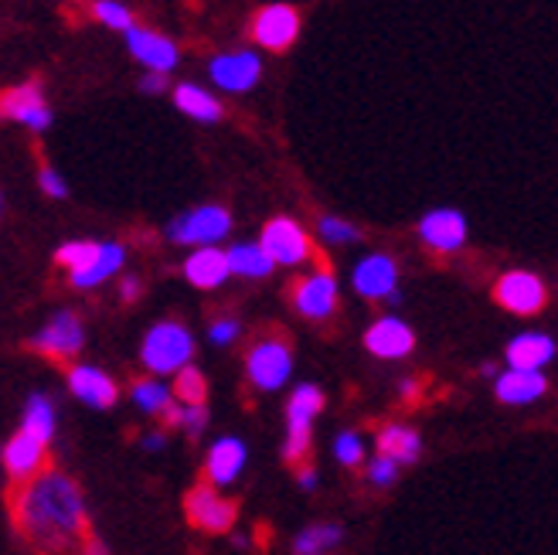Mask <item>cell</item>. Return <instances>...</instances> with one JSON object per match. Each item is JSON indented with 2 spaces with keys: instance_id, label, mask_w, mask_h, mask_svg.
I'll return each mask as SVG.
<instances>
[{
  "instance_id": "1",
  "label": "cell",
  "mask_w": 558,
  "mask_h": 555,
  "mask_svg": "<svg viewBox=\"0 0 558 555\" xmlns=\"http://www.w3.org/2000/svg\"><path fill=\"white\" fill-rule=\"evenodd\" d=\"M11 511L17 521V532L38 545V548H75L89 539V518L86 502L72 478L62 470H38L32 481L17 484V494L11 497Z\"/></svg>"
},
{
  "instance_id": "2",
  "label": "cell",
  "mask_w": 558,
  "mask_h": 555,
  "mask_svg": "<svg viewBox=\"0 0 558 555\" xmlns=\"http://www.w3.org/2000/svg\"><path fill=\"white\" fill-rule=\"evenodd\" d=\"M140 358L154 375H174L181 365H187L194 358V338L191 330L178 321H160L147 330Z\"/></svg>"
},
{
  "instance_id": "3",
  "label": "cell",
  "mask_w": 558,
  "mask_h": 555,
  "mask_svg": "<svg viewBox=\"0 0 558 555\" xmlns=\"http://www.w3.org/2000/svg\"><path fill=\"white\" fill-rule=\"evenodd\" d=\"M245 375L263 393H272V388L287 385L293 375V351L290 341L279 335H263L259 341H253L245 354Z\"/></svg>"
},
{
  "instance_id": "4",
  "label": "cell",
  "mask_w": 558,
  "mask_h": 555,
  "mask_svg": "<svg viewBox=\"0 0 558 555\" xmlns=\"http://www.w3.org/2000/svg\"><path fill=\"white\" fill-rule=\"evenodd\" d=\"M320 409H324V393L317 385H300L290 396V402H287V447H283V457L290 463L303 460L306 450H311V430H314V420H317Z\"/></svg>"
},
{
  "instance_id": "5",
  "label": "cell",
  "mask_w": 558,
  "mask_h": 555,
  "mask_svg": "<svg viewBox=\"0 0 558 555\" xmlns=\"http://www.w3.org/2000/svg\"><path fill=\"white\" fill-rule=\"evenodd\" d=\"M229 229H232V218L226 208L202 205V208H191V212L178 215L171 221V229H167V236L184 245H215L229 236Z\"/></svg>"
},
{
  "instance_id": "6",
  "label": "cell",
  "mask_w": 558,
  "mask_h": 555,
  "mask_svg": "<svg viewBox=\"0 0 558 555\" xmlns=\"http://www.w3.org/2000/svg\"><path fill=\"white\" fill-rule=\"evenodd\" d=\"M184 511H187V521L194 524V529L202 532H211V535H221L232 529V521L239 515L235 502H226L215 484H198L187 491V502H184Z\"/></svg>"
},
{
  "instance_id": "7",
  "label": "cell",
  "mask_w": 558,
  "mask_h": 555,
  "mask_svg": "<svg viewBox=\"0 0 558 555\" xmlns=\"http://www.w3.org/2000/svg\"><path fill=\"white\" fill-rule=\"evenodd\" d=\"M494 300H497L505 311L527 317V314H538V311L545 307V303H548V290H545V283L538 280L535 273H527V269H511V273H505V276L497 280Z\"/></svg>"
},
{
  "instance_id": "8",
  "label": "cell",
  "mask_w": 558,
  "mask_h": 555,
  "mask_svg": "<svg viewBox=\"0 0 558 555\" xmlns=\"http://www.w3.org/2000/svg\"><path fill=\"white\" fill-rule=\"evenodd\" d=\"M259 245L266 249V256L276 266H300L303 260L314 256L311 239H306V232L296 226L293 218H272V221H266Z\"/></svg>"
},
{
  "instance_id": "9",
  "label": "cell",
  "mask_w": 558,
  "mask_h": 555,
  "mask_svg": "<svg viewBox=\"0 0 558 555\" xmlns=\"http://www.w3.org/2000/svg\"><path fill=\"white\" fill-rule=\"evenodd\" d=\"M82 338H86V330H82V321L72 314V311H62L54 314L32 341L35 351L54 358V362H65V358H75L82 351Z\"/></svg>"
},
{
  "instance_id": "10",
  "label": "cell",
  "mask_w": 558,
  "mask_h": 555,
  "mask_svg": "<svg viewBox=\"0 0 558 555\" xmlns=\"http://www.w3.org/2000/svg\"><path fill=\"white\" fill-rule=\"evenodd\" d=\"M293 307L311 317V321H327L338 311V280L330 276V269H317L293 287Z\"/></svg>"
},
{
  "instance_id": "11",
  "label": "cell",
  "mask_w": 558,
  "mask_h": 555,
  "mask_svg": "<svg viewBox=\"0 0 558 555\" xmlns=\"http://www.w3.org/2000/svg\"><path fill=\"white\" fill-rule=\"evenodd\" d=\"M300 35V14L290 4H269L253 17V38L266 51H287Z\"/></svg>"
},
{
  "instance_id": "12",
  "label": "cell",
  "mask_w": 558,
  "mask_h": 555,
  "mask_svg": "<svg viewBox=\"0 0 558 555\" xmlns=\"http://www.w3.org/2000/svg\"><path fill=\"white\" fill-rule=\"evenodd\" d=\"M0 113L17 120L27 130H48L51 126V109L41 96L38 82H24L17 89H8L0 96Z\"/></svg>"
},
{
  "instance_id": "13",
  "label": "cell",
  "mask_w": 558,
  "mask_h": 555,
  "mask_svg": "<svg viewBox=\"0 0 558 555\" xmlns=\"http://www.w3.org/2000/svg\"><path fill=\"white\" fill-rule=\"evenodd\" d=\"M259 75H263V62L256 51H229V55H218L211 62V82L229 93L253 89Z\"/></svg>"
},
{
  "instance_id": "14",
  "label": "cell",
  "mask_w": 558,
  "mask_h": 555,
  "mask_svg": "<svg viewBox=\"0 0 558 555\" xmlns=\"http://www.w3.org/2000/svg\"><path fill=\"white\" fill-rule=\"evenodd\" d=\"M126 45H130V55L147 65L150 72H171L178 65V45L171 38H163L157 32H150V27H136L130 24L126 27Z\"/></svg>"
},
{
  "instance_id": "15",
  "label": "cell",
  "mask_w": 558,
  "mask_h": 555,
  "mask_svg": "<svg viewBox=\"0 0 558 555\" xmlns=\"http://www.w3.org/2000/svg\"><path fill=\"white\" fill-rule=\"evenodd\" d=\"M418 236L436 253H457L466 242V218L457 208H436L418 221Z\"/></svg>"
},
{
  "instance_id": "16",
  "label": "cell",
  "mask_w": 558,
  "mask_h": 555,
  "mask_svg": "<svg viewBox=\"0 0 558 555\" xmlns=\"http://www.w3.org/2000/svg\"><path fill=\"white\" fill-rule=\"evenodd\" d=\"M4 467H8V474H11L14 484L32 481L38 470L48 467V443L35 439L32 433H24V430H17L14 439L4 447Z\"/></svg>"
},
{
  "instance_id": "17",
  "label": "cell",
  "mask_w": 558,
  "mask_h": 555,
  "mask_svg": "<svg viewBox=\"0 0 558 555\" xmlns=\"http://www.w3.org/2000/svg\"><path fill=\"white\" fill-rule=\"evenodd\" d=\"M399 287V266L392 256H365L357 266H354V290L368 300H385Z\"/></svg>"
},
{
  "instance_id": "18",
  "label": "cell",
  "mask_w": 558,
  "mask_h": 555,
  "mask_svg": "<svg viewBox=\"0 0 558 555\" xmlns=\"http://www.w3.org/2000/svg\"><path fill=\"white\" fill-rule=\"evenodd\" d=\"M365 348L378 358H405L415 348V335L412 327L399 317H381L372 324V330L365 335Z\"/></svg>"
},
{
  "instance_id": "19",
  "label": "cell",
  "mask_w": 558,
  "mask_h": 555,
  "mask_svg": "<svg viewBox=\"0 0 558 555\" xmlns=\"http://www.w3.org/2000/svg\"><path fill=\"white\" fill-rule=\"evenodd\" d=\"M69 388H72L75 399H82L93 409H109V406L117 402V396H120L113 378H109L106 372H99V369H93V365L69 369Z\"/></svg>"
},
{
  "instance_id": "20",
  "label": "cell",
  "mask_w": 558,
  "mask_h": 555,
  "mask_svg": "<svg viewBox=\"0 0 558 555\" xmlns=\"http://www.w3.org/2000/svg\"><path fill=\"white\" fill-rule=\"evenodd\" d=\"M497 378V399L508 406H527L548 393V378L542 375V369H511Z\"/></svg>"
},
{
  "instance_id": "21",
  "label": "cell",
  "mask_w": 558,
  "mask_h": 555,
  "mask_svg": "<svg viewBox=\"0 0 558 555\" xmlns=\"http://www.w3.org/2000/svg\"><path fill=\"white\" fill-rule=\"evenodd\" d=\"M242 467H245V447H242V439L226 436V439H218L215 447L208 450L205 474H208V481L215 487H229L242 474Z\"/></svg>"
},
{
  "instance_id": "22",
  "label": "cell",
  "mask_w": 558,
  "mask_h": 555,
  "mask_svg": "<svg viewBox=\"0 0 558 555\" xmlns=\"http://www.w3.org/2000/svg\"><path fill=\"white\" fill-rule=\"evenodd\" d=\"M123 263H126V249H123L120 242H99L96 256H93L86 266H82L78 273H72V283H75L78 290L99 287V283H106L113 273H120Z\"/></svg>"
},
{
  "instance_id": "23",
  "label": "cell",
  "mask_w": 558,
  "mask_h": 555,
  "mask_svg": "<svg viewBox=\"0 0 558 555\" xmlns=\"http://www.w3.org/2000/svg\"><path fill=\"white\" fill-rule=\"evenodd\" d=\"M184 276L194 283V287H202V290H215L229 280V260L221 249H198L187 263H184Z\"/></svg>"
},
{
  "instance_id": "24",
  "label": "cell",
  "mask_w": 558,
  "mask_h": 555,
  "mask_svg": "<svg viewBox=\"0 0 558 555\" xmlns=\"http://www.w3.org/2000/svg\"><path fill=\"white\" fill-rule=\"evenodd\" d=\"M555 358V341L545 335H521L508 345L511 369H545Z\"/></svg>"
},
{
  "instance_id": "25",
  "label": "cell",
  "mask_w": 558,
  "mask_h": 555,
  "mask_svg": "<svg viewBox=\"0 0 558 555\" xmlns=\"http://www.w3.org/2000/svg\"><path fill=\"white\" fill-rule=\"evenodd\" d=\"M226 260H229V273L245 276V280H263V276H269L276 269V263L266 256V249L259 242H239V245H232L229 253H226Z\"/></svg>"
},
{
  "instance_id": "26",
  "label": "cell",
  "mask_w": 558,
  "mask_h": 555,
  "mask_svg": "<svg viewBox=\"0 0 558 555\" xmlns=\"http://www.w3.org/2000/svg\"><path fill=\"white\" fill-rule=\"evenodd\" d=\"M378 454L392 457L396 463H415L418 454H423V439H418V433L409 426H399V423L385 426L378 433Z\"/></svg>"
},
{
  "instance_id": "27",
  "label": "cell",
  "mask_w": 558,
  "mask_h": 555,
  "mask_svg": "<svg viewBox=\"0 0 558 555\" xmlns=\"http://www.w3.org/2000/svg\"><path fill=\"white\" fill-rule=\"evenodd\" d=\"M174 102H178V109H181L184 117L198 120V123L221 120V102L211 93H205L202 86H178L174 89Z\"/></svg>"
},
{
  "instance_id": "28",
  "label": "cell",
  "mask_w": 558,
  "mask_h": 555,
  "mask_svg": "<svg viewBox=\"0 0 558 555\" xmlns=\"http://www.w3.org/2000/svg\"><path fill=\"white\" fill-rule=\"evenodd\" d=\"M24 433H32L35 439L48 443L54 436V406L48 396L35 393L32 399H27V412H24Z\"/></svg>"
},
{
  "instance_id": "29",
  "label": "cell",
  "mask_w": 558,
  "mask_h": 555,
  "mask_svg": "<svg viewBox=\"0 0 558 555\" xmlns=\"http://www.w3.org/2000/svg\"><path fill=\"white\" fill-rule=\"evenodd\" d=\"M171 396L178 399V402H205L208 399V382H205V375L194 369L191 362L187 365H181L178 372H174V388H171Z\"/></svg>"
},
{
  "instance_id": "30",
  "label": "cell",
  "mask_w": 558,
  "mask_h": 555,
  "mask_svg": "<svg viewBox=\"0 0 558 555\" xmlns=\"http://www.w3.org/2000/svg\"><path fill=\"white\" fill-rule=\"evenodd\" d=\"M133 402H136L140 409H144V412L160 415L167 406L174 402V396H171V388H167L163 382L144 378V382H136V385H133Z\"/></svg>"
},
{
  "instance_id": "31",
  "label": "cell",
  "mask_w": 558,
  "mask_h": 555,
  "mask_svg": "<svg viewBox=\"0 0 558 555\" xmlns=\"http://www.w3.org/2000/svg\"><path fill=\"white\" fill-rule=\"evenodd\" d=\"M341 539H344V532L338 529V524H317V529L303 532L296 539V548L293 552H300V555H317V552H327L330 545H338Z\"/></svg>"
},
{
  "instance_id": "32",
  "label": "cell",
  "mask_w": 558,
  "mask_h": 555,
  "mask_svg": "<svg viewBox=\"0 0 558 555\" xmlns=\"http://www.w3.org/2000/svg\"><path fill=\"white\" fill-rule=\"evenodd\" d=\"M93 14H96L106 27H113V32H126V27L133 24L130 8L120 4V0H96V4H93Z\"/></svg>"
},
{
  "instance_id": "33",
  "label": "cell",
  "mask_w": 558,
  "mask_h": 555,
  "mask_svg": "<svg viewBox=\"0 0 558 555\" xmlns=\"http://www.w3.org/2000/svg\"><path fill=\"white\" fill-rule=\"evenodd\" d=\"M96 249H99V242H65V245L59 249V263H62L69 273H78L82 266H86V263L96 256Z\"/></svg>"
},
{
  "instance_id": "34",
  "label": "cell",
  "mask_w": 558,
  "mask_h": 555,
  "mask_svg": "<svg viewBox=\"0 0 558 555\" xmlns=\"http://www.w3.org/2000/svg\"><path fill=\"white\" fill-rule=\"evenodd\" d=\"M320 236H324L330 245H348V242H357V239H361V232L351 226V221L333 218V215H324V218H320Z\"/></svg>"
},
{
  "instance_id": "35",
  "label": "cell",
  "mask_w": 558,
  "mask_h": 555,
  "mask_svg": "<svg viewBox=\"0 0 558 555\" xmlns=\"http://www.w3.org/2000/svg\"><path fill=\"white\" fill-rule=\"evenodd\" d=\"M178 426L191 436H202L208 430V409L205 402H181V415H178Z\"/></svg>"
},
{
  "instance_id": "36",
  "label": "cell",
  "mask_w": 558,
  "mask_h": 555,
  "mask_svg": "<svg viewBox=\"0 0 558 555\" xmlns=\"http://www.w3.org/2000/svg\"><path fill=\"white\" fill-rule=\"evenodd\" d=\"M333 454H338V460H341L344 467H357L361 457H365V447H361L357 433H341L338 443H333Z\"/></svg>"
},
{
  "instance_id": "37",
  "label": "cell",
  "mask_w": 558,
  "mask_h": 555,
  "mask_svg": "<svg viewBox=\"0 0 558 555\" xmlns=\"http://www.w3.org/2000/svg\"><path fill=\"white\" fill-rule=\"evenodd\" d=\"M368 478H372V484H378V487L396 484V478H399V463H396L392 457L378 454V460L368 467Z\"/></svg>"
},
{
  "instance_id": "38",
  "label": "cell",
  "mask_w": 558,
  "mask_h": 555,
  "mask_svg": "<svg viewBox=\"0 0 558 555\" xmlns=\"http://www.w3.org/2000/svg\"><path fill=\"white\" fill-rule=\"evenodd\" d=\"M38 184H41V191L48 194V198H65V194H69V184L62 181L59 171H51V168H45L38 174Z\"/></svg>"
},
{
  "instance_id": "39",
  "label": "cell",
  "mask_w": 558,
  "mask_h": 555,
  "mask_svg": "<svg viewBox=\"0 0 558 555\" xmlns=\"http://www.w3.org/2000/svg\"><path fill=\"white\" fill-rule=\"evenodd\" d=\"M239 321H232V317H221V321H215L211 324V341L215 345H232L235 338H239Z\"/></svg>"
},
{
  "instance_id": "40",
  "label": "cell",
  "mask_w": 558,
  "mask_h": 555,
  "mask_svg": "<svg viewBox=\"0 0 558 555\" xmlns=\"http://www.w3.org/2000/svg\"><path fill=\"white\" fill-rule=\"evenodd\" d=\"M167 86V72H150L147 79H144V89L147 93H160Z\"/></svg>"
},
{
  "instance_id": "41",
  "label": "cell",
  "mask_w": 558,
  "mask_h": 555,
  "mask_svg": "<svg viewBox=\"0 0 558 555\" xmlns=\"http://www.w3.org/2000/svg\"><path fill=\"white\" fill-rule=\"evenodd\" d=\"M296 481H300V487H303V491H314L320 478H317V470H314V467H303Z\"/></svg>"
},
{
  "instance_id": "42",
  "label": "cell",
  "mask_w": 558,
  "mask_h": 555,
  "mask_svg": "<svg viewBox=\"0 0 558 555\" xmlns=\"http://www.w3.org/2000/svg\"><path fill=\"white\" fill-rule=\"evenodd\" d=\"M136 293H140V283L133 280V276H126L123 287H120V297H123V300H136Z\"/></svg>"
},
{
  "instance_id": "43",
  "label": "cell",
  "mask_w": 558,
  "mask_h": 555,
  "mask_svg": "<svg viewBox=\"0 0 558 555\" xmlns=\"http://www.w3.org/2000/svg\"><path fill=\"white\" fill-rule=\"evenodd\" d=\"M163 443H167V436H163V433H150V436L144 439V447H147V450H160Z\"/></svg>"
},
{
  "instance_id": "44",
  "label": "cell",
  "mask_w": 558,
  "mask_h": 555,
  "mask_svg": "<svg viewBox=\"0 0 558 555\" xmlns=\"http://www.w3.org/2000/svg\"><path fill=\"white\" fill-rule=\"evenodd\" d=\"M481 375H487V378H494V375H497V365H484V369H481Z\"/></svg>"
}]
</instances>
